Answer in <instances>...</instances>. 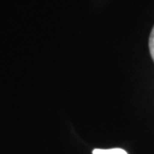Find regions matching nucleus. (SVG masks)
Segmentation results:
<instances>
[{"label":"nucleus","instance_id":"nucleus-1","mask_svg":"<svg viewBox=\"0 0 154 154\" xmlns=\"http://www.w3.org/2000/svg\"><path fill=\"white\" fill-rule=\"evenodd\" d=\"M93 154H128L126 151L121 148L94 149Z\"/></svg>","mask_w":154,"mask_h":154},{"label":"nucleus","instance_id":"nucleus-2","mask_svg":"<svg viewBox=\"0 0 154 154\" xmlns=\"http://www.w3.org/2000/svg\"><path fill=\"white\" fill-rule=\"evenodd\" d=\"M149 50H150L151 56L154 61V27L151 32L150 38H149Z\"/></svg>","mask_w":154,"mask_h":154}]
</instances>
